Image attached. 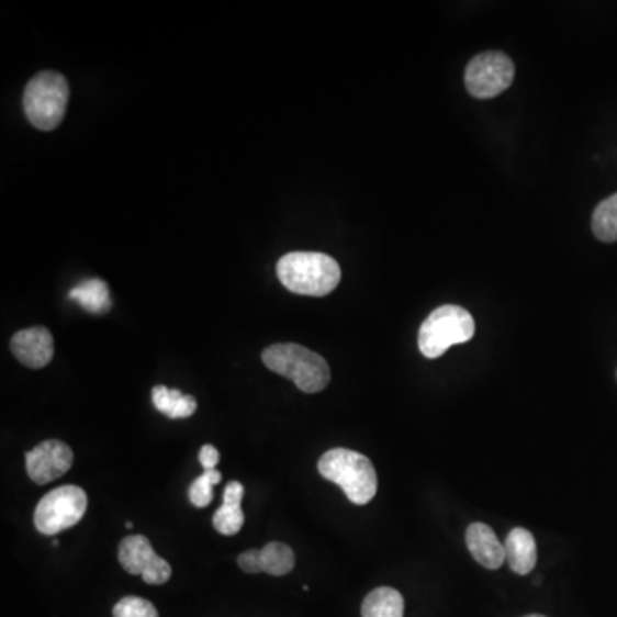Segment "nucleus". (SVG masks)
<instances>
[{"label":"nucleus","mask_w":617,"mask_h":617,"mask_svg":"<svg viewBox=\"0 0 617 617\" xmlns=\"http://www.w3.org/2000/svg\"><path fill=\"white\" fill-rule=\"evenodd\" d=\"M278 280L292 293L325 298L341 280L340 265L323 253H289L277 265Z\"/></svg>","instance_id":"f257e3e1"},{"label":"nucleus","mask_w":617,"mask_h":617,"mask_svg":"<svg viewBox=\"0 0 617 617\" xmlns=\"http://www.w3.org/2000/svg\"><path fill=\"white\" fill-rule=\"evenodd\" d=\"M262 362L270 371L295 383L304 393H319L332 380L328 362L298 344H277L266 348Z\"/></svg>","instance_id":"f03ea898"},{"label":"nucleus","mask_w":617,"mask_h":617,"mask_svg":"<svg viewBox=\"0 0 617 617\" xmlns=\"http://www.w3.org/2000/svg\"><path fill=\"white\" fill-rule=\"evenodd\" d=\"M326 481L340 485L345 496L354 504L371 503L378 493V475L371 460L357 451L335 448L326 451L317 463Z\"/></svg>","instance_id":"7ed1b4c3"},{"label":"nucleus","mask_w":617,"mask_h":617,"mask_svg":"<svg viewBox=\"0 0 617 617\" xmlns=\"http://www.w3.org/2000/svg\"><path fill=\"white\" fill-rule=\"evenodd\" d=\"M475 335V321L460 305L434 308L418 329V348L427 359L445 356L453 345L465 344Z\"/></svg>","instance_id":"20e7f679"},{"label":"nucleus","mask_w":617,"mask_h":617,"mask_svg":"<svg viewBox=\"0 0 617 617\" xmlns=\"http://www.w3.org/2000/svg\"><path fill=\"white\" fill-rule=\"evenodd\" d=\"M69 102V85L60 72L44 71L33 76L23 94L27 121L40 131H54L63 122Z\"/></svg>","instance_id":"39448f33"},{"label":"nucleus","mask_w":617,"mask_h":617,"mask_svg":"<svg viewBox=\"0 0 617 617\" xmlns=\"http://www.w3.org/2000/svg\"><path fill=\"white\" fill-rule=\"evenodd\" d=\"M88 496L78 485H63L45 494L35 509L36 530L44 536H57L78 525L87 513Z\"/></svg>","instance_id":"423d86ee"},{"label":"nucleus","mask_w":617,"mask_h":617,"mask_svg":"<svg viewBox=\"0 0 617 617\" xmlns=\"http://www.w3.org/2000/svg\"><path fill=\"white\" fill-rule=\"evenodd\" d=\"M515 64L503 52H484L470 60L465 71V87L479 100L497 97L512 87Z\"/></svg>","instance_id":"0eeeda50"},{"label":"nucleus","mask_w":617,"mask_h":617,"mask_svg":"<svg viewBox=\"0 0 617 617\" xmlns=\"http://www.w3.org/2000/svg\"><path fill=\"white\" fill-rule=\"evenodd\" d=\"M119 563L130 574L142 576L148 585H164L172 579V566L153 551L145 536H130L119 546Z\"/></svg>","instance_id":"6e6552de"},{"label":"nucleus","mask_w":617,"mask_h":617,"mask_svg":"<svg viewBox=\"0 0 617 617\" xmlns=\"http://www.w3.org/2000/svg\"><path fill=\"white\" fill-rule=\"evenodd\" d=\"M26 472L35 484L45 485L71 470L75 453L66 442L57 439L40 442L26 455Z\"/></svg>","instance_id":"1a4fd4ad"},{"label":"nucleus","mask_w":617,"mask_h":617,"mask_svg":"<svg viewBox=\"0 0 617 617\" xmlns=\"http://www.w3.org/2000/svg\"><path fill=\"white\" fill-rule=\"evenodd\" d=\"M237 564L244 573H268L271 576L289 574L295 566V554L287 543L270 542L262 549H250L238 556Z\"/></svg>","instance_id":"9d476101"},{"label":"nucleus","mask_w":617,"mask_h":617,"mask_svg":"<svg viewBox=\"0 0 617 617\" xmlns=\"http://www.w3.org/2000/svg\"><path fill=\"white\" fill-rule=\"evenodd\" d=\"M11 352L23 366L30 369H42L48 366L54 357V338L44 326L21 329L12 336Z\"/></svg>","instance_id":"9b49d317"},{"label":"nucleus","mask_w":617,"mask_h":617,"mask_svg":"<svg viewBox=\"0 0 617 617\" xmlns=\"http://www.w3.org/2000/svg\"><path fill=\"white\" fill-rule=\"evenodd\" d=\"M467 547L476 563L489 570H497L506 561V551L493 528L484 524L470 525L467 530Z\"/></svg>","instance_id":"f8f14e48"},{"label":"nucleus","mask_w":617,"mask_h":617,"mask_svg":"<svg viewBox=\"0 0 617 617\" xmlns=\"http://www.w3.org/2000/svg\"><path fill=\"white\" fill-rule=\"evenodd\" d=\"M244 485L240 482H228L223 491V504L213 515V525L222 536H235L244 527L243 512Z\"/></svg>","instance_id":"ddd939ff"},{"label":"nucleus","mask_w":617,"mask_h":617,"mask_svg":"<svg viewBox=\"0 0 617 617\" xmlns=\"http://www.w3.org/2000/svg\"><path fill=\"white\" fill-rule=\"evenodd\" d=\"M506 561L516 574H528L537 564L536 539L525 528H513L504 542Z\"/></svg>","instance_id":"4468645a"},{"label":"nucleus","mask_w":617,"mask_h":617,"mask_svg":"<svg viewBox=\"0 0 617 617\" xmlns=\"http://www.w3.org/2000/svg\"><path fill=\"white\" fill-rule=\"evenodd\" d=\"M152 402L160 414L173 418V420L189 418L198 411V402L194 396L186 395L179 390H170L164 384L153 388Z\"/></svg>","instance_id":"2eb2a0df"},{"label":"nucleus","mask_w":617,"mask_h":617,"mask_svg":"<svg viewBox=\"0 0 617 617\" xmlns=\"http://www.w3.org/2000/svg\"><path fill=\"white\" fill-rule=\"evenodd\" d=\"M69 299L78 302L85 311L91 314H106L112 307L109 287L98 278H91V280L79 283L69 292Z\"/></svg>","instance_id":"dca6fc26"},{"label":"nucleus","mask_w":617,"mask_h":617,"mask_svg":"<svg viewBox=\"0 0 617 617\" xmlns=\"http://www.w3.org/2000/svg\"><path fill=\"white\" fill-rule=\"evenodd\" d=\"M402 594L390 586H380L363 598L362 617H403Z\"/></svg>","instance_id":"f3484780"},{"label":"nucleus","mask_w":617,"mask_h":617,"mask_svg":"<svg viewBox=\"0 0 617 617\" xmlns=\"http://www.w3.org/2000/svg\"><path fill=\"white\" fill-rule=\"evenodd\" d=\"M592 231L602 243H617V192L595 207Z\"/></svg>","instance_id":"a211bd4d"},{"label":"nucleus","mask_w":617,"mask_h":617,"mask_svg":"<svg viewBox=\"0 0 617 617\" xmlns=\"http://www.w3.org/2000/svg\"><path fill=\"white\" fill-rule=\"evenodd\" d=\"M222 482V473L218 470H203L198 479L189 487V500L195 508H206L213 501V487Z\"/></svg>","instance_id":"6ab92c4d"},{"label":"nucleus","mask_w":617,"mask_h":617,"mask_svg":"<svg viewBox=\"0 0 617 617\" xmlns=\"http://www.w3.org/2000/svg\"><path fill=\"white\" fill-rule=\"evenodd\" d=\"M114 617H160L157 607L142 597H124L114 607Z\"/></svg>","instance_id":"aec40b11"},{"label":"nucleus","mask_w":617,"mask_h":617,"mask_svg":"<svg viewBox=\"0 0 617 617\" xmlns=\"http://www.w3.org/2000/svg\"><path fill=\"white\" fill-rule=\"evenodd\" d=\"M220 453L215 446L204 445L200 451V463L203 470H216L218 465Z\"/></svg>","instance_id":"412c9836"},{"label":"nucleus","mask_w":617,"mask_h":617,"mask_svg":"<svg viewBox=\"0 0 617 617\" xmlns=\"http://www.w3.org/2000/svg\"><path fill=\"white\" fill-rule=\"evenodd\" d=\"M125 527H127V528H133V527H134L133 521H127V524H125Z\"/></svg>","instance_id":"4be33fe9"},{"label":"nucleus","mask_w":617,"mask_h":617,"mask_svg":"<svg viewBox=\"0 0 617 617\" xmlns=\"http://www.w3.org/2000/svg\"><path fill=\"white\" fill-rule=\"evenodd\" d=\"M525 617H546V616H540V614H531V616H525Z\"/></svg>","instance_id":"5701e85b"}]
</instances>
